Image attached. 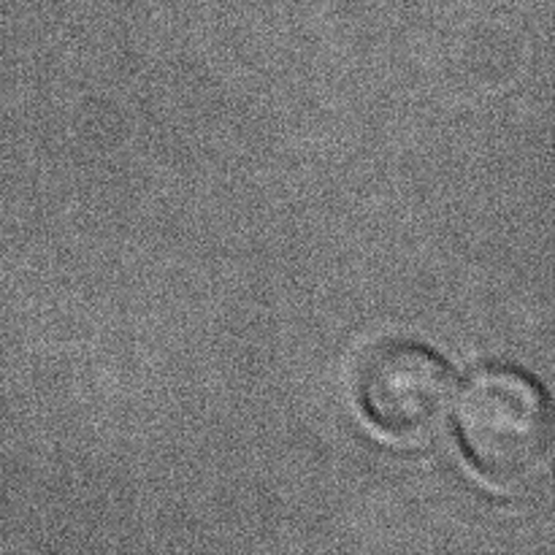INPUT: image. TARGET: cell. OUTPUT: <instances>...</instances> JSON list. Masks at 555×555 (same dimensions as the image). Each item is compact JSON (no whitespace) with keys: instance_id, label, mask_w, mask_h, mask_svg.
Listing matches in <instances>:
<instances>
[{"instance_id":"1","label":"cell","mask_w":555,"mask_h":555,"mask_svg":"<svg viewBox=\"0 0 555 555\" xmlns=\"http://www.w3.org/2000/svg\"><path fill=\"white\" fill-rule=\"evenodd\" d=\"M459 434L482 475L493 482H520L547 459L551 406L526 374L488 369L472 377L461 393Z\"/></svg>"},{"instance_id":"2","label":"cell","mask_w":555,"mask_h":555,"mask_svg":"<svg viewBox=\"0 0 555 555\" xmlns=\"http://www.w3.org/2000/svg\"><path fill=\"white\" fill-rule=\"evenodd\" d=\"M453 399L448 363L426 347L390 345L374 352L361 377V404L383 431L421 439L444 421Z\"/></svg>"}]
</instances>
